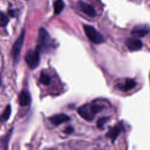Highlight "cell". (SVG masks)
<instances>
[{
    "mask_svg": "<svg viewBox=\"0 0 150 150\" xmlns=\"http://www.w3.org/2000/svg\"><path fill=\"white\" fill-rule=\"evenodd\" d=\"M64 7V3L63 0H55L54 2V14L59 15L62 13Z\"/></svg>",
    "mask_w": 150,
    "mask_h": 150,
    "instance_id": "4fadbf2b",
    "label": "cell"
},
{
    "mask_svg": "<svg viewBox=\"0 0 150 150\" xmlns=\"http://www.w3.org/2000/svg\"><path fill=\"white\" fill-rule=\"evenodd\" d=\"M9 22V18L4 13L0 12V26L4 27Z\"/></svg>",
    "mask_w": 150,
    "mask_h": 150,
    "instance_id": "2e32d148",
    "label": "cell"
},
{
    "mask_svg": "<svg viewBox=\"0 0 150 150\" xmlns=\"http://www.w3.org/2000/svg\"><path fill=\"white\" fill-rule=\"evenodd\" d=\"M40 82L43 85H49L51 83V77L46 73H42L40 77Z\"/></svg>",
    "mask_w": 150,
    "mask_h": 150,
    "instance_id": "9a60e30c",
    "label": "cell"
},
{
    "mask_svg": "<svg viewBox=\"0 0 150 150\" xmlns=\"http://www.w3.org/2000/svg\"><path fill=\"white\" fill-rule=\"evenodd\" d=\"M150 32V26L147 24H139L135 26L132 30V35L138 38L146 36Z\"/></svg>",
    "mask_w": 150,
    "mask_h": 150,
    "instance_id": "8992f818",
    "label": "cell"
},
{
    "mask_svg": "<svg viewBox=\"0 0 150 150\" xmlns=\"http://www.w3.org/2000/svg\"><path fill=\"white\" fill-rule=\"evenodd\" d=\"M85 34L88 39L95 44H100L104 42V38L98 30L90 25H83Z\"/></svg>",
    "mask_w": 150,
    "mask_h": 150,
    "instance_id": "3957f363",
    "label": "cell"
},
{
    "mask_svg": "<svg viewBox=\"0 0 150 150\" xmlns=\"http://www.w3.org/2000/svg\"><path fill=\"white\" fill-rule=\"evenodd\" d=\"M122 131V127L120 125H116L114 127L111 129L107 133V136L112 141V142L114 143L115 142V140H117V139L118 138L119 135L120 134Z\"/></svg>",
    "mask_w": 150,
    "mask_h": 150,
    "instance_id": "7c38bea8",
    "label": "cell"
},
{
    "mask_svg": "<svg viewBox=\"0 0 150 150\" xmlns=\"http://www.w3.org/2000/svg\"><path fill=\"white\" fill-rule=\"evenodd\" d=\"M70 120V117L64 114H59L53 116L50 118V122L54 125H59L65 123Z\"/></svg>",
    "mask_w": 150,
    "mask_h": 150,
    "instance_id": "9c48e42d",
    "label": "cell"
},
{
    "mask_svg": "<svg viewBox=\"0 0 150 150\" xmlns=\"http://www.w3.org/2000/svg\"><path fill=\"white\" fill-rule=\"evenodd\" d=\"M104 109V106L99 104H85L78 109L79 115L86 121H92L95 115L101 112Z\"/></svg>",
    "mask_w": 150,
    "mask_h": 150,
    "instance_id": "6da1fadb",
    "label": "cell"
},
{
    "mask_svg": "<svg viewBox=\"0 0 150 150\" xmlns=\"http://www.w3.org/2000/svg\"><path fill=\"white\" fill-rule=\"evenodd\" d=\"M25 61L29 68L35 69L40 64V56L38 50H30L25 55Z\"/></svg>",
    "mask_w": 150,
    "mask_h": 150,
    "instance_id": "277c9868",
    "label": "cell"
},
{
    "mask_svg": "<svg viewBox=\"0 0 150 150\" xmlns=\"http://www.w3.org/2000/svg\"><path fill=\"white\" fill-rule=\"evenodd\" d=\"M38 43V50L39 51L48 52L52 48V40L48 32L44 28H40L39 29Z\"/></svg>",
    "mask_w": 150,
    "mask_h": 150,
    "instance_id": "7a4b0ae2",
    "label": "cell"
},
{
    "mask_svg": "<svg viewBox=\"0 0 150 150\" xmlns=\"http://www.w3.org/2000/svg\"><path fill=\"white\" fill-rule=\"evenodd\" d=\"M109 120V117H102V118L99 119L98 121V123H97V125L99 127L100 129H103V127L104 126V125Z\"/></svg>",
    "mask_w": 150,
    "mask_h": 150,
    "instance_id": "e0dca14e",
    "label": "cell"
},
{
    "mask_svg": "<svg viewBox=\"0 0 150 150\" xmlns=\"http://www.w3.org/2000/svg\"><path fill=\"white\" fill-rule=\"evenodd\" d=\"M11 114V106L10 105H7L4 111L0 116V122H6L9 120Z\"/></svg>",
    "mask_w": 150,
    "mask_h": 150,
    "instance_id": "5bb4252c",
    "label": "cell"
},
{
    "mask_svg": "<svg viewBox=\"0 0 150 150\" xmlns=\"http://www.w3.org/2000/svg\"><path fill=\"white\" fill-rule=\"evenodd\" d=\"M8 13H9V15H10V16H11V17H14V16H15V12H14V10H9Z\"/></svg>",
    "mask_w": 150,
    "mask_h": 150,
    "instance_id": "d6986e66",
    "label": "cell"
},
{
    "mask_svg": "<svg viewBox=\"0 0 150 150\" xmlns=\"http://www.w3.org/2000/svg\"><path fill=\"white\" fill-rule=\"evenodd\" d=\"M73 131H74V128L73 127H71V126H69V127H66L64 130V132L66 134H71Z\"/></svg>",
    "mask_w": 150,
    "mask_h": 150,
    "instance_id": "ac0fdd59",
    "label": "cell"
},
{
    "mask_svg": "<svg viewBox=\"0 0 150 150\" xmlns=\"http://www.w3.org/2000/svg\"><path fill=\"white\" fill-rule=\"evenodd\" d=\"M24 38H25V30L23 29L21 33L20 36L18 38L16 41L15 42L14 45H13V48H12V56H13V61L15 63H17L19 59V57H20L21 51L22 48H23V42H24Z\"/></svg>",
    "mask_w": 150,
    "mask_h": 150,
    "instance_id": "5b68a950",
    "label": "cell"
},
{
    "mask_svg": "<svg viewBox=\"0 0 150 150\" xmlns=\"http://www.w3.org/2000/svg\"><path fill=\"white\" fill-rule=\"evenodd\" d=\"M31 95L27 90H22L18 95L19 104L21 106H26L31 103Z\"/></svg>",
    "mask_w": 150,
    "mask_h": 150,
    "instance_id": "30bf717a",
    "label": "cell"
},
{
    "mask_svg": "<svg viewBox=\"0 0 150 150\" xmlns=\"http://www.w3.org/2000/svg\"><path fill=\"white\" fill-rule=\"evenodd\" d=\"M136 82L134 79H125L124 82H121V83H119L117 84V87L122 91H124V92H127V91H130L131 89H133V88L136 87Z\"/></svg>",
    "mask_w": 150,
    "mask_h": 150,
    "instance_id": "ba28073f",
    "label": "cell"
},
{
    "mask_svg": "<svg viewBox=\"0 0 150 150\" xmlns=\"http://www.w3.org/2000/svg\"><path fill=\"white\" fill-rule=\"evenodd\" d=\"M79 7H80L81 11L83 13H84L85 14L87 15V16H90V17H95V16H96V11H95L93 6L91 5V4L81 1L79 3Z\"/></svg>",
    "mask_w": 150,
    "mask_h": 150,
    "instance_id": "8fae6325",
    "label": "cell"
},
{
    "mask_svg": "<svg viewBox=\"0 0 150 150\" xmlns=\"http://www.w3.org/2000/svg\"><path fill=\"white\" fill-rule=\"evenodd\" d=\"M126 46L127 47L130 51H136L142 49L143 46V43L141 41V40L138 38H128L125 42Z\"/></svg>",
    "mask_w": 150,
    "mask_h": 150,
    "instance_id": "52a82bcc",
    "label": "cell"
}]
</instances>
